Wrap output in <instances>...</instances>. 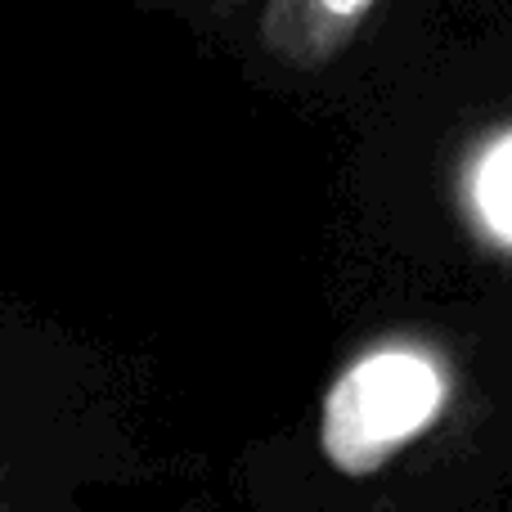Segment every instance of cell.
Returning <instances> with one entry per match:
<instances>
[{
    "label": "cell",
    "instance_id": "6da1fadb",
    "mask_svg": "<svg viewBox=\"0 0 512 512\" xmlns=\"http://www.w3.org/2000/svg\"><path fill=\"white\" fill-rule=\"evenodd\" d=\"M450 400L445 369L414 346H382L355 360L324 396L319 445L346 477H369L427 432Z\"/></svg>",
    "mask_w": 512,
    "mask_h": 512
},
{
    "label": "cell",
    "instance_id": "7a4b0ae2",
    "mask_svg": "<svg viewBox=\"0 0 512 512\" xmlns=\"http://www.w3.org/2000/svg\"><path fill=\"white\" fill-rule=\"evenodd\" d=\"M477 207L499 239L512 243V135L495 140L477 162Z\"/></svg>",
    "mask_w": 512,
    "mask_h": 512
},
{
    "label": "cell",
    "instance_id": "3957f363",
    "mask_svg": "<svg viewBox=\"0 0 512 512\" xmlns=\"http://www.w3.org/2000/svg\"><path fill=\"white\" fill-rule=\"evenodd\" d=\"M310 5H315V14H319L324 27H333V32H351L378 0H310Z\"/></svg>",
    "mask_w": 512,
    "mask_h": 512
}]
</instances>
